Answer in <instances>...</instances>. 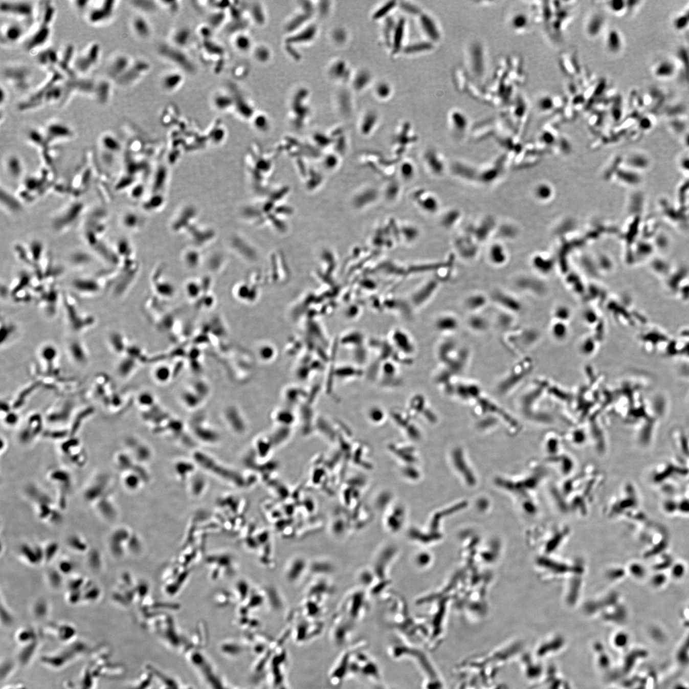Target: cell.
Here are the masks:
<instances>
[{
  "instance_id": "d6986e66",
  "label": "cell",
  "mask_w": 689,
  "mask_h": 689,
  "mask_svg": "<svg viewBox=\"0 0 689 689\" xmlns=\"http://www.w3.org/2000/svg\"><path fill=\"white\" fill-rule=\"evenodd\" d=\"M38 63L43 66L48 67L51 69L56 65H58L60 58H59L57 51L54 49H48L42 51L37 56Z\"/></svg>"
},
{
  "instance_id": "836d02e7",
  "label": "cell",
  "mask_w": 689,
  "mask_h": 689,
  "mask_svg": "<svg viewBox=\"0 0 689 689\" xmlns=\"http://www.w3.org/2000/svg\"><path fill=\"white\" fill-rule=\"evenodd\" d=\"M606 6L611 14L616 15V16L623 14L627 7L626 2L616 1V0L607 2V5Z\"/></svg>"
},
{
  "instance_id": "30bf717a",
  "label": "cell",
  "mask_w": 689,
  "mask_h": 689,
  "mask_svg": "<svg viewBox=\"0 0 689 689\" xmlns=\"http://www.w3.org/2000/svg\"><path fill=\"white\" fill-rule=\"evenodd\" d=\"M116 3L113 0L103 2L101 6L95 8L90 11L89 21L92 24H99L110 19L114 14Z\"/></svg>"
},
{
  "instance_id": "e0dca14e",
  "label": "cell",
  "mask_w": 689,
  "mask_h": 689,
  "mask_svg": "<svg viewBox=\"0 0 689 689\" xmlns=\"http://www.w3.org/2000/svg\"><path fill=\"white\" fill-rule=\"evenodd\" d=\"M328 74L330 78L335 81H344L347 79L348 68L347 62L343 59H337L329 64Z\"/></svg>"
},
{
  "instance_id": "7bdbcfd3",
  "label": "cell",
  "mask_w": 689,
  "mask_h": 689,
  "mask_svg": "<svg viewBox=\"0 0 689 689\" xmlns=\"http://www.w3.org/2000/svg\"><path fill=\"white\" fill-rule=\"evenodd\" d=\"M89 3V1H76L74 4L77 9L83 10L88 6Z\"/></svg>"
},
{
  "instance_id": "b9f144b4",
  "label": "cell",
  "mask_w": 689,
  "mask_h": 689,
  "mask_svg": "<svg viewBox=\"0 0 689 689\" xmlns=\"http://www.w3.org/2000/svg\"><path fill=\"white\" fill-rule=\"evenodd\" d=\"M667 577L665 574H657L652 578V584L657 588L661 587L666 582Z\"/></svg>"
},
{
  "instance_id": "60d3db41",
  "label": "cell",
  "mask_w": 689,
  "mask_h": 689,
  "mask_svg": "<svg viewBox=\"0 0 689 689\" xmlns=\"http://www.w3.org/2000/svg\"><path fill=\"white\" fill-rule=\"evenodd\" d=\"M254 122L255 126H256L260 130H265L269 125L267 116L264 115H257L254 118Z\"/></svg>"
},
{
  "instance_id": "44dd1931",
  "label": "cell",
  "mask_w": 689,
  "mask_h": 689,
  "mask_svg": "<svg viewBox=\"0 0 689 689\" xmlns=\"http://www.w3.org/2000/svg\"><path fill=\"white\" fill-rule=\"evenodd\" d=\"M94 94L97 101L101 104H105L108 102L110 95V84L107 81H102L98 82L95 87Z\"/></svg>"
},
{
  "instance_id": "d4e9b609",
  "label": "cell",
  "mask_w": 689,
  "mask_h": 689,
  "mask_svg": "<svg viewBox=\"0 0 689 689\" xmlns=\"http://www.w3.org/2000/svg\"><path fill=\"white\" fill-rule=\"evenodd\" d=\"M132 27L134 32L139 37L145 38L148 37L149 34H150V27H149L148 21L143 17H137L134 18Z\"/></svg>"
},
{
  "instance_id": "484cf974",
  "label": "cell",
  "mask_w": 689,
  "mask_h": 689,
  "mask_svg": "<svg viewBox=\"0 0 689 689\" xmlns=\"http://www.w3.org/2000/svg\"><path fill=\"white\" fill-rule=\"evenodd\" d=\"M64 94V90L60 85L58 83L53 84L50 87L46 92L45 96L43 98V104H51V103L58 101L63 97Z\"/></svg>"
},
{
  "instance_id": "cb8c5ba5",
  "label": "cell",
  "mask_w": 689,
  "mask_h": 689,
  "mask_svg": "<svg viewBox=\"0 0 689 689\" xmlns=\"http://www.w3.org/2000/svg\"><path fill=\"white\" fill-rule=\"evenodd\" d=\"M529 19L527 15L523 12H517L512 17L510 25L515 32H525L529 27Z\"/></svg>"
},
{
  "instance_id": "277c9868",
  "label": "cell",
  "mask_w": 689,
  "mask_h": 689,
  "mask_svg": "<svg viewBox=\"0 0 689 689\" xmlns=\"http://www.w3.org/2000/svg\"><path fill=\"white\" fill-rule=\"evenodd\" d=\"M63 79V76L61 72L54 71L50 79L48 80L47 82L37 92L31 95L29 99L24 102H20L19 105H18V109L21 112H25V110H32L41 106L43 104V98L47 90L53 84H57L58 81H61Z\"/></svg>"
},
{
  "instance_id": "83f0119b",
  "label": "cell",
  "mask_w": 689,
  "mask_h": 689,
  "mask_svg": "<svg viewBox=\"0 0 689 689\" xmlns=\"http://www.w3.org/2000/svg\"><path fill=\"white\" fill-rule=\"evenodd\" d=\"M48 134L51 138L60 136H69L71 134V130L68 126L59 123H55L51 124L48 126Z\"/></svg>"
},
{
  "instance_id": "ee69618b",
  "label": "cell",
  "mask_w": 689,
  "mask_h": 689,
  "mask_svg": "<svg viewBox=\"0 0 689 689\" xmlns=\"http://www.w3.org/2000/svg\"><path fill=\"white\" fill-rule=\"evenodd\" d=\"M6 97H6V92H5V91H4V88H3V87L2 86V87H1V99H0V102H1V104H2L4 102V100H5V99H6Z\"/></svg>"
},
{
  "instance_id": "e575fe53",
  "label": "cell",
  "mask_w": 689,
  "mask_h": 689,
  "mask_svg": "<svg viewBox=\"0 0 689 689\" xmlns=\"http://www.w3.org/2000/svg\"><path fill=\"white\" fill-rule=\"evenodd\" d=\"M377 121V116L375 113L372 112L366 113L365 115L362 116L361 123V130H365L367 128L368 130H371V127H373Z\"/></svg>"
},
{
  "instance_id": "4316f807",
  "label": "cell",
  "mask_w": 689,
  "mask_h": 689,
  "mask_svg": "<svg viewBox=\"0 0 689 689\" xmlns=\"http://www.w3.org/2000/svg\"><path fill=\"white\" fill-rule=\"evenodd\" d=\"M674 64L669 60H664L657 64L655 69V74L659 77H670L673 76L675 72Z\"/></svg>"
},
{
  "instance_id": "7c38bea8",
  "label": "cell",
  "mask_w": 689,
  "mask_h": 689,
  "mask_svg": "<svg viewBox=\"0 0 689 689\" xmlns=\"http://www.w3.org/2000/svg\"><path fill=\"white\" fill-rule=\"evenodd\" d=\"M467 327L474 334H483L490 328L488 319L482 313L469 315L466 320Z\"/></svg>"
},
{
  "instance_id": "8fae6325",
  "label": "cell",
  "mask_w": 689,
  "mask_h": 689,
  "mask_svg": "<svg viewBox=\"0 0 689 689\" xmlns=\"http://www.w3.org/2000/svg\"><path fill=\"white\" fill-rule=\"evenodd\" d=\"M131 65L130 59L125 55H120L110 61L107 68V74L116 81L122 76Z\"/></svg>"
},
{
  "instance_id": "8992f818",
  "label": "cell",
  "mask_w": 689,
  "mask_h": 689,
  "mask_svg": "<svg viewBox=\"0 0 689 689\" xmlns=\"http://www.w3.org/2000/svg\"><path fill=\"white\" fill-rule=\"evenodd\" d=\"M394 347L404 357L410 359L416 353L417 347L411 335L404 329L394 330L393 334Z\"/></svg>"
},
{
  "instance_id": "8d00e7d4",
  "label": "cell",
  "mask_w": 689,
  "mask_h": 689,
  "mask_svg": "<svg viewBox=\"0 0 689 689\" xmlns=\"http://www.w3.org/2000/svg\"><path fill=\"white\" fill-rule=\"evenodd\" d=\"M233 100L228 95H218L215 99V104L218 109H228L229 107L232 105Z\"/></svg>"
},
{
  "instance_id": "ac0fdd59",
  "label": "cell",
  "mask_w": 689,
  "mask_h": 689,
  "mask_svg": "<svg viewBox=\"0 0 689 689\" xmlns=\"http://www.w3.org/2000/svg\"><path fill=\"white\" fill-rule=\"evenodd\" d=\"M606 50L611 54H617L623 46V38L617 30L612 29L608 31L605 38Z\"/></svg>"
},
{
  "instance_id": "1f68e13d",
  "label": "cell",
  "mask_w": 689,
  "mask_h": 689,
  "mask_svg": "<svg viewBox=\"0 0 689 689\" xmlns=\"http://www.w3.org/2000/svg\"><path fill=\"white\" fill-rule=\"evenodd\" d=\"M421 24L423 29L425 30L426 33L430 35V37L433 39H435L438 37V32L436 27L435 23L432 22V20L428 17H423L421 19Z\"/></svg>"
},
{
  "instance_id": "f546056e",
  "label": "cell",
  "mask_w": 689,
  "mask_h": 689,
  "mask_svg": "<svg viewBox=\"0 0 689 689\" xmlns=\"http://www.w3.org/2000/svg\"><path fill=\"white\" fill-rule=\"evenodd\" d=\"M234 46L237 50L241 51V52H247L250 50L252 46L251 38L247 35L241 33L235 38Z\"/></svg>"
},
{
  "instance_id": "7a4b0ae2",
  "label": "cell",
  "mask_w": 689,
  "mask_h": 689,
  "mask_svg": "<svg viewBox=\"0 0 689 689\" xmlns=\"http://www.w3.org/2000/svg\"><path fill=\"white\" fill-rule=\"evenodd\" d=\"M439 286V281L435 279H430L423 283L410 295L409 299L410 305L415 309L423 307L435 295Z\"/></svg>"
},
{
  "instance_id": "5b68a950",
  "label": "cell",
  "mask_w": 689,
  "mask_h": 689,
  "mask_svg": "<svg viewBox=\"0 0 689 689\" xmlns=\"http://www.w3.org/2000/svg\"><path fill=\"white\" fill-rule=\"evenodd\" d=\"M433 326L438 334L448 337L458 331L461 327V321L456 314L446 312L437 316Z\"/></svg>"
},
{
  "instance_id": "f35d334b",
  "label": "cell",
  "mask_w": 689,
  "mask_h": 689,
  "mask_svg": "<svg viewBox=\"0 0 689 689\" xmlns=\"http://www.w3.org/2000/svg\"><path fill=\"white\" fill-rule=\"evenodd\" d=\"M686 573V567L684 564L682 563H677L673 565L671 574L672 577L676 580H681L685 576Z\"/></svg>"
},
{
  "instance_id": "52a82bcc",
  "label": "cell",
  "mask_w": 689,
  "mask_h": 689,
  "mask_svg": "<svg viewBox=\"0 0 689 689\" xmlns=\"http://www.w3.org/2000/svg\"><path fill=\"white\" fill-rule=\"evenodd\" d=\"M0 9L5 14L15 15L27 20L32 19L34 12L33 5L27 2H2Z\"/></svg>"
},
{
  "instance_id": "5bb4252c",
  "label": "cell",
  "mask_w": 689,
  "mask_h": 689,
  "mask_svg": "<svg viewBox=\"0 0 689 689\" xmlns=\"http://www.w3.org/2000/svg\"><path fill=\"white\" fill-rule=\"evenodd\" d=\"M75 53L74 46L69 45L64 49L63 55H62L60 60H59L58 66L61 70V73H64L68 76L70 79L76 78V72L72 68L71 64L72 60L74 59Z\"/></svg>"
},
{
  "instance_id": "7402d4cb",
  "label": "cell",
  "mask_w": 689,
  "mask_h": 689,
  "mask_svg": "<svg viewBox=\"0 0 689 689\" xmlns=\"http://www.w3.org/2000/svg\"><path fill=\"white\" fill-rule=\"evenodd\" d=\"M352 86L356 91H363L367 87L371 81L370 73L366 71H360L352 77Z\"/></svg>"
},
{
  "instance_id": "ffe728a7",
  "label": "cell",
  "mask_w": 689,
  "mask_h": 689,
  "mask_svg": "<svg viewBox=\"0 0 689 689\" xmlns=\"http://www.w3.org/2000/svg\"><path fill=\"white\" fill-rule=\"evenodd\" d=\"M143 66H144V64L141 63V62L131 65L128 71L117 80L118 83L121 85L131 83L134 80L138 78L141 71L143 70Z\"/></svg>"
},
{
  "instance_id": "3957f363",
  "label": "cell",
  "mask_w": 689,
  "mask_h": 689,
  "mask_svg": "<svg viewBox=\"0 0 689 689\" xmlns=\"http://www.w3.org/2000/svg\"><path fill=\"white\" fill-rule=\"evenodd\" d=\"M101 48L98 43H93L86 53L74 59V71L76 73H88L99 61Z\"/></svg>"
},
{
  "instance_id": "9c48e42d",
  "label": "cell",
  "mask_w": 689,
  "mask_h": 689,
  "mask_svg": "<svg viewBox=\"0 0 689 689\" xmlns=\"http://www.w3.org/2000/svg\"><path fill=\"white\" fill-rule=\"evenodd\" d=\"M489 298L482 292L476 291L468 294L463 300V307L469 314L481 313L486 308Z\"/></svg>"
},
{
  "instance_id": "f1b7e54d",
  "label": "cell",
  "mask_w": 689,
  "mask_h": 689,
  "mask_svg": "<svg viewBox=\"0 0 689 689\" xmlns=\"http://www.w3.org/2000/svg\"><path fill=\"white\" fill-rule=\"evenodd\" d=\"M56 13L55 7L52 4V3L48 2L46 3L43 7L42 17H41V25L49 26L52 23L55 17Z\"/></svg>"
},
{
  "instance_id": "ba28073f",
  "label": "cell",
  "mask_w": 689,
  "mask_h": 689,
  "mask_svg": "<svg viewBox=\"0 0 689 689\" xmlns=\"http://www.w3.org/2000/svg\"><path fill=\"white\" fill-rule=\"evenodd\" d=\"M461 347L458 342L452 337H445V339L438 344L436 350V355L440 366L445 365L450 361L458 352Z\"/></svg>"
},
{
  "instance_id": "6da1fadb",
  "label": "cell",
  "mask_w": 689,
  "mask_h": 689,
  "mask_svg": "<svg viewBox=\"0 0 689 689\" xmlns=\"http://www.w3.org/2000/svg\"><path fill=\"white\" fill-rule=\"evenodd\" d=\"M5 79L10 81L19 91H27L31 86L32 71L25 66L7 67L4 71Z\"/></svg>"
},
{
  "instance_id": "603a6c76",
  "label": "cell",
  "mask_w": 689,
  "mask_h": 689,
  "mask_svg": "<svg viewBox=\"0 0 689 689\" xmlns=\"http://www.w3.org/2000/svg\"><path fill=\"white\" fill-rule=\"evenodd\" d=\"M487 257L490 262L494 265H499L502 264L505 261V254L504 248L501 245L498 243L493 244L490 247L488 252H487Z\"/></svg>"
},
{
  "instance_id": "ab89813d",
  "label": "cell",
  "mask_w": 689,
  "mask_h": 689,
  "mask_svg": "<svg viewBox=\"0 0 689 689\" xmlns=\"http://www.w3.org/2000/svg\"><path fill=\"white\" fill-rule=\"evenodd\" d=\"M539 108L543 112H548L551 110L553 106V102L551 97L544 96L542 97L538 101Z\"/></svg>"
},
{
  "instance_id": "d590c367",
  "label": "cell",
  "mask_w": 689,
  "mask_h": 689,
  "mask_svg": "<svg viewBox=\"0 0 689 689\" xmlns=\"http://www.w3.org/2000/svg\"><path fill=\"white\" fill-rule=\"evenodd\" d=\"M255 58L257 60L262 63H265L270 60L271 58V51L269 48L265 46H259L255 49L254 51Z\"/></svg>"
},
{
  "instance_id": "9a60e30c",
  "label": "cell",
  "mask_w": 689,
  "mask_h": 689,
  "mask_svg": "<svg viewBox=\"0 0 689 689\" xmlns=\"http://www.w3.org/2000/svg\"><path fill=\"white\" fill-rule=\"evenodd\" d=\"M605 17L598 13H595L591 15L586 22V33L590 37H597L605 29Z\"/></svg>"
},
{
  "instance_id": "4fadbf2b",
  "label": "cell",
  "mask_w": 689,
  "mask_h": 689,
  "mask_svg": "<svg viewBox=\"0 0 689 689\" xmlns=\"http://www.w3.org/2000/svg\"><path fill=\"white\" fill-rule=\"evenodd\" d=\"M26 25L19 23H12L2 31V40L7 43H14L18 42L25 34Z\"/></svg>"
},
{
  "instance_id": "d6a6232c",
  "label": "cell",
  "mask_w": 689,
  "mask_h": 689,
  "mask_svg": "<svg viewBox=\"0 0 689 689\" xmlns=\"http://www.w3.org/2000/svg\"><path fill=\"white\" fill-rule=\"evenodd\" d=\"M391 94V87L390 85L385 82H380L375 86V95L379 99L381 100L388 99Z\"/></svg>"
},
{
  "instance_id": "74e56055",
  "label": "cell",
  "mask_w": 689,
  "mask_h": 689,
  "mask_svg": "<svg viewBox=\"0 0 689 689\" xmlns=\"http://www.w3.org/2000/svg\"><path fill=\"white\" fill-rule=\"evenodd\" d=\"M414 167L410 163L405 162L402 164L401 167V175L404 180L409 181L412 180L414 177L415 169Z\"/></svg>"
},
{
  "instance_id": "4dcf8cb0",
  "label": "cell",
  "mask_w": 689,
  "mask_h": 689,
  "mask_svg": "<svg viewBox=\"0 0 689 689\" xmlns=\"http://www.w3.org/2000/svg\"><path fill=\"white\" fill-rule=\"evenodd\" d=\"M182 81V76L177 73L167 75L163 80V86L165 88L172 90L177 87Z\"/></svg>"
},
{
  "instance_id": "2e32d148",
  "label": "cell",
  "mask_w": 689,
  "mask_h": 689,
  "mask_svg": "<svg viewBox=\"0 0 689 689\" xmlns=\"http://www.w3.org/2000/svg\"><path fill=\"white\" fill-rule=\"evenodd\" d=\"M51 33V31L49 26L40 25L37 32L28 40L26 46L27 50L32 51L45 45L50 37Z\"/></svg>"
}]
</instances>
